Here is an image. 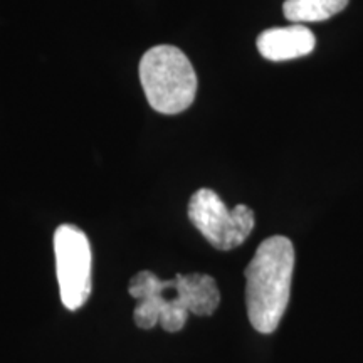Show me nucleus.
Returning a JSON list of instances; mask_svg holds the SVG:
<instances>
[{"mask_svg": "<svg viewBox=\"0 0 363 363\" xmlns=\"http://www.w3.org/2000/svg\"><path fill=\"white\" fill-rule=\"evenodd\" d=\"M294 247L284 235L262 240L249 262L246 276V305L252 328L269 335L283 320L291 294Z\"/></svg>", "mask_w": 363, "mask_h": 363, "instance_id": "1", "label": "nucleus"}, {"mask_svg": "<svg viewBox=\"0 0 363 363\" xmlns=\"http://www.w3.org/2000/svg\"><path fill=\"white\" fill-rule=\"evenodd\" d=\"M172 279L163 281L152 271H140L130 279L128 293L138 305L133 320L138 328L150 330L160 325L165 331L177 333L189 318V298L185 274L175 276V291L170 296Z\"/></svg>", "mask_w": 363, "mask_h": 363, "instance_id": "3", "label": "nucleus"}, {"mask_svg": "<svg viewBox=\"0 0 363 363\" xmlns=\"http://www.w3.org/2000/svg\"><path fill=\"white\" fill-rule=\"evenodd\" d=\"M187 212L195 229L219 251H230L244 244L256 224L252 208L244 203L227 208L211 189L197 190L190 197Z\"/></svg>", "mask_w": 363, "mask_h": 363, "instance_id": "4", "label": "nucleus"}, {"mask_svg": "<svg viewBox=\"0 0 363 363\" xmlns=\"http://www.w3.org/2000/svg\"><path fill=\"white\" fill-rule=\"evenodd\" d=\"M257 51L272 62L298 59L313 52L316 45L315 34L305 24L267 29L257 38Z\"/></svg>", "mask_w": 363, "mask_h": 363, "instance_id": "6", "label": "nucleus"}, {"mask_svg": "<svg viewBox=\"0 0 363 363\" xmlns=\"http://www.w3.org/2000/svg\"><path fill=\"white\" fill-rule=\"evenodd\" d=\"M54 256L61 301L67 310L76 311L91 294V244L79 227L59 225L54 233Z\"/></svg>", "mask_w": 363, "mask_h": 363, "instance_id": "5", "label": "nucleus"}, {"mask_svg": "<svg viewBox=\"0 0 363 363\" xmlns=\"http://www.w3.org/2000/svg\"><path fill=\"white\" fill-rule=\"evenodd\" d=\"M189 294V311L197 316L214 315L220 303V291L216 279L202 272L185 274Z\"/></svg>", "mask_w": 363, "mask_h": 363, "instance_id": "8", "label": "nucleus"}, {"mask_svg": "<svg viewBox=\"0 0 363 363\" xmlns=\"http://www.w3.org/2000/svg\"><path fill=\"white\" fill-rule=\"evenodd\" d=\"M348 2L350 0H286L283 12L291 24H311L337 16L348 6Z\"/></svg>", "mask_w": 363, "mask_h": 363, "instance_id": "7", "label": "nucleus"}, {"mask_svg": "<svg viewBox=\"0 0 363 363\" xmlns=\"http://www.w3.org/2000/svg\"><path fill=\"white\" fill-rule=\"evenodd\" d=\"M140 81L150 106L177 115L194 103L199 81L192 62L175 45H155L140 61Z\"/></svg>", "mask_w": 363, "mask_h": 363, "instance_id": "2", "label": "nucleus"}]
</instances>
